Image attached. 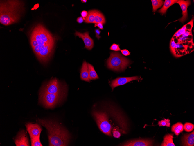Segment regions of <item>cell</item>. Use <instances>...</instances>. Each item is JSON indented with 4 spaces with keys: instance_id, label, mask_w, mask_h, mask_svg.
I'll list each match as a JSON object with an SVG mask.
<instances>
[{
    "instance_id": "cell-1",
    "label": "cell",
    "mask_w": 194,
    "mask_h": 146,
    "mask_svg": "<svg viewBox=\"0 0 194 146\" xmlns=\"http://www.w3.org/2000/svg\"><path fill=\"white\" fill-rule=\"evenodd\" d=\"M30 38L38 59L42 63L48 62L53 52L55 38L42 24H38L31 30Z\"/></svg>"
},
{
    "instance_id": "cell-2",
    "label": "cell",
    "mask_w": 194,
    "mask_h": 146,
    "mask_svg": "<svg viewBox=\"0 0 194 146\" xmlns=\"http://www.w3.org/2000/svg\"><path fill=\"white\" fill-rule=\"evenodd\" d=\"M37 122L46 129L48 133L49 146H67L70 134L64 127L51 119H38Z\"/></svg>"
},
{
    "instance_id": "cell-3",
    "label": "cell",
    "mask_w": 194,
    "mask_h": 146,
    "mask_svg": "<svg viewBox=\"0 0 194 146\" xmlns=\"http://www.w3.org/2000/svg\"><path fill=\"white\" fill-rule=\"evenodd\" d=\"M24 10L22 1L0 0V23L8 26L18 22Z\"/></svg>"
},
{
    "instance_id": "cell-4",
    "label": "cell",
    "mask_w": 194,
    "mask_h": 146,
    "mask_svg": "<svg viewBox=\"0 0 194 146\" xmlns=\"http://www.w3.org/2000/svg\"><path fill=\"white\" fill-rule=\"evenodd\" d=\"M130 61L118 52H112L107 61V67L116 71H124L130 64Z\"/></svg>"
},
{
    "instance_id": "cell-5",
    "label": "cell",
    "mask_w": 194,
    "mask_h": 146,
    "mask_svg": "<svg viewBox=\"0 0 194 146\" xmlns=\"http://www.w3.org/2000/svg\"><path fill=\"white\" fill-rule=\"evenodd\" d=\"M65 94H52L40 91L39 103L46 108H53L59 103Z\"/></svg>"
},
{
    "instance_id": "cell-6",
    "label": "cell",
    "mask_w": 194,
    "mask_h": 146,
    "mask_svg": "<svg viewBox=\"0 0 194 146\" xmlns=\"http://www.w3.org/2000/svg\"><path fill=\"white\" fill-rule=\"evenodd\" d=\"M92 115L101 131L107 135L112 136L111 131L112 127L109 121L107 113L94 111L92 112Z\"/></svg>"
},
{
    "instance_id": "cell-7",
    "label": "cell",
    "mask_w": 194,
    "mask_h": 146,
    "mask_svg": "<svg viewBox=\"0 0 194 146\" xmlns=\"http://www.w3.org/2000/svg\"><path fill=\"white\" fill-rule=\"evenodd\" d=\"M65 87L56 78L44 84L40 91L52 94H65Z\"/></svg>"
},
{
    "instance_id": "cell-8",
    "label": "cell",
    "mask_w": 194,
    "mask_h": 146,
    "mask_svg": "<svg viewBox=\"0 0 194 146\" xmlns=\"http://www.w3.org/2000/svg\"><path fill=\"white\" fill-rule=\"evenodd\" d=\"M154 141L150 139H139L132 140L125 142L121 146H151L153 145Z\"/></svg>"
},
{
    "instance_id": "cell-9",
    "label": "cell",
    "mask_w": 194,
    "mask_h": 146,
    "mask_svg": "<svg viewBox=\"0 0 194 146\" xmlns=\"http://www.w3.org/2000/svg\"><path fill=\"white\" fill-rule=\"evenodd\" d=\"M140 78L139 76L130 77H119L111 81L110 85L113 89L120 85H124L134 80H139Z\"/></svg>"
},
{
    "instance_id": "cell-10",
    "label": "cell",
    "mask_w": 194,
    "mask_h": 146,
    "mask_svg": "<svg viewBox=\"0 0 194 146\" xmlns=\"http://www.w3.org/2000/svg\"><path fill=\"white\" fill-rule=\"evenodd\" d=\"M25 125L30 138L40 136L42 129L39 124L28 122Z\"/></svg>"
},
{
    "instance_id": "cell-11",
    "label": "cell",
    "mask_w": 194,
    "mask_h": 146,
    "mask_svg": "<svg viewBox=\"0 0 194 146\" xmlns=\"http://www.w3.org/2000/svg\"><path fill=\"white\" fill-rule=\"evenodd\" d=\"M17 146H29V144L27 133L24 130H20L14 140Z\"/></svg>"
},
{
    "instance_id": "cell-12",
    "label": "cell",
    "mask_w": 194,
    "mask_h": 146,
    "mask_svg": "<svg viewBox=\"0 0 194 146\" xmlns=\"http://www.w3.org/2000/svg\"><path fill=\"white\" fill-rule=\"evenodd\" d=\"M75 34V36H78L83 40L85 45V48L88 50H91L92 48L94 45V41L89 36L88 32L81 33L76 31Z\"/></svg>"
},
{
    "instance_id": "cell-13",
    "label": "cell",
    "mask_w": 194,
    "mask_h": 146,
    "mask_svg": "<svg viewBox=\"0 0 194 146\" xmlns=\"http://www.w3.org/2000/svg\"><path fill=\"white\" fill-rule=\"evenodd\" d=\"M176 3L178 4L180 6L182 11V17L175 21L179 20L183 23L187 18V8L191 4V1L190 0H178Z\"/></svg>"
},
{
    "instance_id": "cell-14",
    "label": "cell",
    "mask_w": 194,
    "mask_h": 146,
    "mask_svg": "<svg viewBox=\"0 0 194 146\" xmlns=\"http://www.w3.org/2000/svg\"><path fill=\"white\" fill-rule=\"evenodd\" d=\"M182 145L185 146L194 145V131L191 133L183 135L181 138Z\"/></svg>"
},
{
    "instance_id": "cell-15",
    "label": "cell",
    "mask_w": 194,
    "mask_h": 146,
    "mask_svg": "<svg viewBox=\"0 0 194 146\" xmlns=\"http://www.w3.org/2000/svg\"><path fill=\"white\" fill-rule=\"evenodd\" d=\"M193 20L194 18L193 17L190 22L184 25L181 28L177 31L173 36L177 38L182 34H184L187 30H191L193 25Z\"/></svg>"
},
{
    "instance_id": "cell-16",
    "label": "cell",
    "mask_w": 194,
    "mask_h": 146,
    "mask_svg": "<svg viewBox=\"0 0 194 146\" xmlns=\"http://www.w3.org/2000/svg\"><path fill=\"white\" fill-rule=\"evenodd\" d=\"M80 78L82 80L89 82V79L87 64L86 61L83 63L81 70Z\"/></svg>"
},
{
    "instance_id": "cell-17",
    "label": "cell",
    "mask_w": 194,
    "mask_h": 146,
    "mask_svg": "<svg viewBox=\"0 0 194 146\" xmlns=\"http://www.w3.org/2000/svg\"><path fill=\"white\" fill-rule=\"evenodd\" d=\"M177 0H165L163 5L161 9L158 11V12L161 14H165L167 9L173 4L176 3Z\"/></svg>"
},
{
    "instance_id": "cell-18",
    "label": "cell",
    "mask_w": 194,
    "mask_h": 146,
    "mask_svg": "<svg viewBox=\"0 0 194 146\" xmlns=\"http://www.w3.org/2000/svg\"><path fill=\"white\" fill-rule=\"evenodd\" d=\"M173 134H168L166 135L163 138V140L161 146H175L173 141Z\"/></svg>"
},
{
    "instance_id": "cell-19",
    "label": "cell",
    "mask_w": 194,
    "mask_h": 146,
    "mask_svg": "<svg viewBox=\"0 0 194 146\" xmlns=\"http://www.w3.org/2000/svg\"><path fill=\"white\" fill-rule=\"evenodd\" d=\"M183 126L180 122H178L173 125L171 127V131L175 135L178 136L183 131Z\"/></svg>"
},
{
    "instance_id": "cell-20",
    "label": "cell",
    "mask_w": 194,
    "mask_h": 146,
    "mask_svg": "<svg viewBox=\"0 0 194 146\" xmlns=\"http://www.w3.org/2000/svg\"><path fill=\"white\" fill-rule=\"evenodd\" d=\"M89 79L90 80L98 79L99 77L93 66L90 64H87Z\"/></svg>"
},
{
    "instance_id": "cell-21",
    "label": "cell",
    "mask_w": 194,
    "mask_h": 146,
    "mask_svg": "<svg viewBox=\"0 0 194 146\" xmlns=\"http://www.w3.org/2000/svg\"><path fill=\"white\" fill-rule=\"evenodd\" d=\"M95 23L97 24L98 23H102L103 24L105 22V18L103 15L99 11L95 10Z\"/></svg>"
},
{
    "instance_id": "cell-22",
    "label": "cell",
    "mask_w": 194,
    "mask_h": 146,
    "mask_svg": "<svg viewBox=\"0 0 194 146\" xmlns=\"http://www.w3.org/2000/svg\"><path fill=\"white\" fill-rule=\"evenodd\" d=\"M95 10H92L88 12L87 15L85 20V22L95 23Z\"/></svg>"
},
{
    "instance_id": "cell-23",
    "label": "cell",
    "mask_w": 194,
    "mask_h": 146,
    "mask_svg": "<svg viewBox=\"0 0 194 146\" xmlns=\"http://www.w3.org/2000/svg\"><path fill=\"white\" fill-rule=\"evenodd\" d=\"M152 5V11H156L157 9L160 8L163 5L164 1L161 0H151Z\"/></svg>"
},
{
    "instance_id": "cell-24",
    "label": "cell",
    "mask_w": 194,
    "mask_h": 146,
    "mask_svg": "<svg viewBox=\"0 0 194 146\" xmlns=\"http://www.w3.org/2000/svg\"><path fill=\"white\" fill-rule=\"evenodd\" d=\"M32 146H42L40 140V136L30 138Z\"/></svg>"
},
{
    "instance_id": "cell-25",
    "label": "cell",
    "mask_w": 194,
    "mask_h": 146,
    "mask_svg": "<svg viewBox=\"0 0 194 146\" xmlns=\"http://www.w3.org/2000/svg\"><path fill=\"white\" fill-rule=\"evenodd\" d=\"M194 128V124L190 122H186L183 126V129L185 131L188 132L192 131Z\"/></svg>"
},
{
    "instance_id": "cell-26",
    "label": "cell",
    "mask_w": 194,
    "mask_h": 146,
    "mask_svg": "<svg viewBox=\"0 0 194 146\" xmlns=\"http://www.w3.org/2000/svg\"><path fill=\"white\" fill-rule=\"evenodd\" d=\"M158 124L159 126H166L167 127H170V120L168 119H164L163 120L159 121Z\"/></svg>"
},
{
    "instance_id": "cell-27",
    "label": "cell",
    "mask_w": 194,
    "mask_h": 146,
    "mask_svg": "<svg viewBox=\"0 0 194 146\" xmlns=\"http://www.w3.org/2000/svg\"><path fill=\"white\" fill-rule=\"evenodd\" d=\"M176 43L174 39L172 37L170 43V48L171 52L175 56L176 55V50H175Z\"/></svg>"
},
{
    "instance_id": "cell-28",
    "label": "cell",
    "mask_w": 194,
    "mask_h": 146,
    "mask_svg": "<svg viewBox=\"0 0 194 146\" xmlns=\"http://www.w3.org/2000/svg\"><path fill=\"white\" fill-rule=\"evenodd\" d=\"M112 133L113 136L117 138H119L121 136V133L118 128L115 127L113 129Z\"/></svg>"
},
{
    "instance_id": "cell-29",
    "label": "cell",
    "mask_w": 194,
    "mask_h": 146,
    "mask_svg": "<svg viewBox=\"0 0 194 146\" xmlns=\"http://www.w3.org/2000/svg\"><path fill=\"white\" fill-rule=\"evenodd\" d=\"M110 49L111 50L115 51H118L121 50L119 46L116 44H113L110 48Z\"/></svg>"
},
{
    "instance_id": "cell-30",
    "label": "cell",
    "mask_w": 194,
    "mask_h": 146,
    "mask_svg": "<svg viewBox=\"0 0 194 146\" xmlns=\"http://www.w3.org/2000/svg\"><path fill=\"white\" fill-rule=\"evenodd\" d=\"M122 54L125 56H128L130 55V52L126 49H123L121 51Z\"/></svg>"
},
{
    "instance_id": "cell-31",
    "label": "cell",
    "mask_w": 194,
    "mask_h": 146,
    "mask_svg": "<svg viewBox=\"0 0 194 146\" xmlns=\"http://www.w3.org/2000/svg\"><path fill=\"white\" fill-rule=\"evenodd\" d=\"M81 14L83 20H85V18L87 15L88 12L84 10L81 12Z\"/></svg>"
},
{
    "instance_id": "cell-32",
    "label": "cell",
    "mask_w": 194,
    "mask_h": 146,
    "mask_svg": "<svg viewBox=\"0 0 194 146\" xmlns=\"http://www.w3.org/2000/svg\"><path fill=\"white\" fill-rule=\"evenodd\" d=\"M95 31L96 34V36L98 38V39H99L100 37V36H99V35L100 34V33L101 32V31L100 30V29H96Z\"/></svg>"
},
{
    "instance_id": "cell-33",
    "label": "cell",
    "mask_w": 194,
    "mask_h": 146,
    "mask_svg": "<svg viewBox=\"0 0 194 146\" xmlns=\"http://www.w3.org/2000/svg\"><path fill=\"white\" fill-rule=\"evenodd\" d=\"M98 27L99 28L101 29H103V24L102 23H98L95 24L94 27Z\"/></svg>"
},
{
    "instance_id": "cell-34",
    "label": "cell",
    "mask_w": 194,
    "mask_h": 146,
    "mask_svg": "<svg viewBox=\"0 0 194 146\" xmlns=\"http://www.w3.org/2000/svg\"><path fill=\"white\" fill-rule=\"evenodd\" d=\"M77 21L79 23H81L83 21V19L82 17H78L77 19Z\"/></svg>"
},
{
    "instance_id": "cell-35",
    "label": "cell",
    "mask_w": 194,
    "mask_h": 146,
    "mask_svg": "<svg viewBox=\"0 0 194 146\" xmlns=\"http://www.w3.org/2000/svg\"><path fill=\"white\" fill-rule=\"evenodd\" d=\"M81 1L83 3H85L87 1V0H81Z\"/></svg>"
}]
</instances>
